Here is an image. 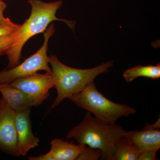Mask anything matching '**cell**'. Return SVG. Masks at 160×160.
Wrapping results in <instances>:
<instances>
[{
    "instance_id": "cell-2",
    "label": "cell",
    "mask_w": 160,
    "mask_h": 160,
    "mask_svg": "<svg viewBox=\"0 0 160 160\" xmlns=\"http://www.w3.org/2000/svg\"><path fill=\"white\" fill-rule=\"evenodd\" d=\"M127 132L122 126L101 121L87 111L83 121L67 133L66 139L74 138L79 144L100 149L101 159L113 160L116 145Z\"/></svg>"
},
{
    "instance_id": "cell-1",
    "label": "cell",
    "mask_w": 160,
    "mask_h": 160,
    "mask_svg": "<svg viewBox=\"0 0 160 160\" xmlns=\"http://www.w3.org/2000/svg\"><path fill=\"white\" fill-rule=\"evenodd\" d=\"M32 7L30 16L18 29V37L12 46L6 52L9 64L6 69H10L20 63L22 51L28 40L39 33H44L49 24L55 21L66 23L73 30L76 22L58 18V9L62 5V1L46 2L42 0H28Z\"/></svg>"
},
{
    "instance_id": "cell-12",
    "label": "cell",
    "mask_w": 160,
    "mask_h": 160,
    "mask_svg": "<svg viewBox=\"0 0 160 160\" xmlns=\"http://www.w3.org/2000/svg\"><path fill=\"white\" fill-rule=\"evenodd\" d=\"M123 77L127 82H131L138 78H149L157 79L160 78V64L155 66L139 65L126 70L123 73Z\"/></svg>"
},
{
    "instance_id": "cell-15",
    "label": "cell",
    "mask_w": 160,
    "mask_h": 160,
    "mask_svg": "<svg viewBox=\"0 0 160 160\" xmlns=\"http://www.w3.org/2000/svg\"><path fill=\"white\" fill-rule=\"evenodd\" d=\"M20 25L13 23L9 18L0 21V38L8 35L17 30Z\"/></svg>"
},
{
    "instance_id": "cell-10",
    "label": "cell",
    "mask_w": 160,
    "mask_h": 160,
    "mask_svg": "<svg viewBox=\"0 0 160 160\" xmlns=\"http://www.w3.org/2000/svg\"><path fill=\"white\" fill-rule=\"evenodd\" d=\"M124 138L133 144L140 151L160 148V130L144 129L127 132Z\"/></svg>"
},
{
    "instance_id": "cell-16",
    "label": "cell",
    "mask_w": 160,
    "mask_h": 160,
    "mask_svg": "<svg viewBox=\"0 0 160 160\" xmlns=\"http://www.w3.org/2000/svg\"><path fill=\"white\" fill-rule=\"evenodd\" d=\"M17 36L18 30L0 38V56L5 54L7 50L12 46Z\"/></svg>"
},
{
    "instance_id": "cell-18",
    "label": "cell",
    "mask_w": 160,
    "mask_h": 160,
    "mask_svg": "<svg viewBox=\"0 0 160 160\" xmlns=\"http://www.w3.org/2000/svg\"><path fill=\"white\" fill-rule=\"evenodd\" d=\"M7 7V4L3 0H0V21H2L5 18L4 16V12Z\"/></svg>"
},
{
    "instance_id": "cell-5",
    "label": "cell",
    "mask_w": 160,
    "mask_h": 160,
    "mask_svg": "<svg viewBox=\"0 0 160 160\" xmlns=\"http://www.w3.org/2000/svg\"><path fill=\"white\" fill-rule=\"evenodd\" d=\"M54 25L52 23L44 32V42L36 52L15 67L0 71V84H9L14 80L27 77L41 70L52 71L47 52L49 39L54 33Z\"/></svg>"
},
{
    "instance_id": "cell-9",
    "label": "cell",
    "mask_w": 160,
    "mask_h": 160,
    "mask_svg": "<svg viewBox=\"0 0 160 160\" xmlns=\"http://www.w3.org/2000/svg\"><path fill=\"white\" fill-rule=\"evenodd\" d=\"M49 152L38 156L30 157L29 160H76L86 145L60 139H54L50 142Z\"/></svg>"
},
{
    "instance_id": "cell-11",
    "label": "cell",
    "mask_w": 160,
    "mask_h": 160,
    "mask_svg": "<svg viewBox=\"0 0 160 160\" xmlns=\"http://www.w3.org/2000/svg\"><path fill=\"white\" fill-rule=\"evenodd\" d=\"M0 92L8 106L16 112L31 109V101L22 91L9 84H0Z\"/></svg>"
},
{
    "instance_id": "cell-7",
    "label": "cell",
    "mask_w": 160,
    "mask_h": 160,
    "mask_svg": "<svg viewBox=\"0 0 160 160\" xmlns=\"http://www.w3.org/2000/svg\"><path fill=\"white\" fill-rule=\"evenodd\" d=\"M16 112L2 97L0 99V150L19 156L15 126Z\"/></svg>"
},
{
    "instance_id": "cell-6",
    "label": "cell",
    "mask_w": 160,
    "mask_h": 160,
    "mask_svg": "<svg viewBox=\"0 0 160 160\" xmlns=\"http://www.w3.org/2000/svg\"><path fill=\"white\" fill-rule=\"evenodd\" d=\"M9 84L22 91L31 101L32 106L37 107L49 97V90L54 88L55 81L52 71L46 72L44 74L36 72Z\"/></svg>"
},
{
    "instance_id": "cell-3",
    "label": "cell",
    "mask_w": 160,
    "mask_h": 160,
    "mask_svg": "<svg viewBox=\"0 0 160 160\" xmlns=\"http://www.w3.org/2000/svg\"><path fill=\"white\" fill-rule=\"evenodd\" d=\"M48 60L54 78V88L57 91V97L50 109L58 106L65 99L79 92L98 76L109 71L113 66V61H109L91 69H76L63 64L54 55L49 56Z\"/></svg>"
},
{
    "instance_id": "cell-4",
    "label": "cell",
    "mask_w": 160,
    "mask_h": 160,
    "mask_svg": "<svg viewBox=\"0 0 160 160\" xmlns=\"http://www.w3.org/2000/svg\"><path fill=\"white\" fill-rule=\"evenodd\" d=\"M68 99L80 108L92 113L98 119L110 124H115L120 118L136 112L133 107L107 98L98 90L94 81Z\"/></svg>"
},
{
    "instance_id": "cell-13",
    "label": "cell",
    "mask_w": 160,
    "mask_h": 160,
    "mask_svg": "<svg viewBox=\"0 0 160 160\" xmlns=\"http://www.w3.org/2000/svg\"><path fill=\"white\" fill-rule=\"evenodd\" d=\"M141 151L124 137L117 143L113 160H138Z\"/></svg>"
},
{
    "instance_id": "cell-8",
    "label": "cell",
    "mask_w": 160,
    "mask_h": 160,
    "mask_svg": "<svg viewBox=\"0 0 160 160\" xmlns=\"http://www.w3.org/2000/svg\"><path fill=\"white\" fill-rule=\"evenodd\" d=\"M30 110L16 112L15 126L19 156H26L29 150L38 146L40 140L32 130Z\"/></svg>"
},
{
    "instance_id": "cell-14",
    "label": "cell",
    "mask_w": 160,
    "mask_h": 160,
    "mask_svg": "<svg viewBox=\"0 0 160 160\" xmlns=\"http://www.w3.org/2000/svg\"><path fill=\"white\" fill-rule=\"evenodd\" d=\"M102 155L100 149L86 146L76 160H98L101 158Z\"/></svg>"
},
{
    "instance_id": "cell-17",
    "label": "cell",
    "mask_w": 160,
    "mask_h": 160,
    "mask_svg": "<svg viewBox=\"0 0 160 160\" xmlns=\"http://www.w3.org/2000/svg\"><path fill=\"white\" fill-rule=\"evenodd\" d=\"M159 149L158 148H154L141 152L138 160H157V153Z\"/></svg>"
}]
</instances>
